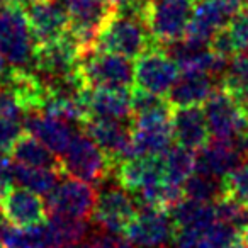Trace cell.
<instances>
[{"label":"cell","instance_id":"obj_4","mask_svg":"<svg viewBox=\"0 0 248 248\" xmlns=\"http://www.w3.org/2000/svg\"><path fill=\"white\" fill-rule=\"evenodd\" d=\"M78 75L87 89L93 87H124L131 89L135 65L131 60L112 53L92 49L80 56Z\"/></svg>","mask_w":248,"mask_h":248},{"label":"cell","instance_id":"obj_32","mask_svg":"<svg viewBox=\"0 0 248 248\" xmlns=\"http://www.w3.org/2000/svg\"><path fill=\"white\" fill-rule=\"evenodd\" d=\"M169 107L170 106L165 95H158V93L148 92V90L138 89V87H131V117L152 112V110L169 109Z\"/></svg>","mask_w":248,"mask_h":248},{"label":"cell","instance_id":"obj_7","mask_svg":"<svg viewBox=\"0 0 248 248\" xmlns=\"http://www.w3.org/2000/svg\"><path fill=\"white\" fill-rule=\"evenodd\" d=\"M196 0H152L145 24L155 45L165 46L180 39L192 17Z\"/></svg>","mask_w":248,"mask_h":248},{"label":"cell","instance_id":"obj_15","mask_svg":"<svg viewBox=\"0 0 248 248\" xmlns=\"http://www.w3.org/2000/svg\"><path fill=\"white\" fill-rule=\"evenodd\" d=\"M34 46L62 38L68 31V12L58 0H45L24 9Z\"/></svg>","mask_w":248,"mask_h":248},{"label":"cell","instance_id":"obj_38","mask_svg":"<svg viewBox=\"0 0 248 248\" xmlns=\"http://www.w3.org/2000/svg\"><path fill=\"white\" fill-rule=\"evenodd\" d=\"M107 2H109L110 5H112V7H116V9H119L121 5L124 4V2H126V0H107Z\"/></svg>","mask_w":248,"mask_h":248},{"label":"cell","instance_id":"obj_29","mask_svg":"<svg viewBox=\"0 0 248 248\" xmlns=\"http://www.w3.org/2000/svg\"><path fill=\"white\" fill-rule=\"evenodd\" d=\"M216 217L223 223L233 226L234 230L241 231L248 226V206L241 204L240 201L233 199L230 196H223L214 202Z\"/></svg>","mask_w":248,"mask_h":248},{"label":"cell","instance_id":"obj_26","mask_svg":"<svg viewBox=\"0 0 248 248\" xmlns=\"http://www.w3.org/2000/svg\"><path fill=\"white\" fill-rule=\"evenodd\" d=\"M170 211H172L170 219H172L173 226L201 228L217 219L214 202H199V201L187 199V197H184Z\"/></svg>","mask_w":248,"mask_h":248},{"label":"cell","instance_id":"obj_13","mask_svg":"<svg viewBox=\"0 0 248 248\" xmlns=\"http://www.w3.org/2000/svg\"><path fill=\"white\" fill-rule=\"evenodd\" d=\"M78 48L66 32L65 36L51 43L34 46L31 65L41 73L43 78H62L75 73L78 68Z\"/></svg>","mask_w":248,"mask_h":248},{"label":"cell","instance_id":"obj_10","mask_svg":"<svg viewBox=\"0 0 248 248\" xmlns=\"http://www.w3.org/2000/svg\"><path fill=\"white\" fill-rule=\"evenodd\" d=\"M136 214V201L128 190L117 186H109L100 189L95 197L92 219L106 233L121 234L133 216Z\"/></svg>","mask_w":248,"mask_h":248},{"label":"cell","instance_id":"obj_23","mask_svg":"<svg viewBox=\"0 0 248 248\" xmlns=\"http://www.w3.org/2000/svg\"><path fill=\"white\" fill-rule=\"evenodd\" d=\"M11 156L14 162L29 167H45V169L60 170V156H56L41 141L31 135H21V138L12 145Z\"/></svg>","mask_w":248,"mask_h":248},{"label":"cell","instance_id":"obj_8","mask_svg":"<svg viewBox=\"0 0 248 248\" xmlns=\"http://www.w3.org/2000/svg\"><path fill=\"white\" fill-rule=\"evenodd\" d=\"M97 190L93 186L68 177L58 182L46 196L45 206L48 216H66L75 219H89L95 206Z\"/></svg>","mask_w":248,"mask_h":248},{"label":"cell","instance_id":"obj_39","mask_svg":"<svg viewBox=\"0 0 248 248\" xmlns=\"http://www.w3.org/2000/svg\"><path fill=\"white\" fill-rule=\"evenodd\" d=\"M4 72H5V58H4V55H2V51H0V77H2Z\"/></svg>","mask_w":248,"mask_h":248},{"label":"cell","instance_id":"obj_21","mask_svg":"<svg viewBox=\"0 0 248 248\" xmlns=\"http://www.w3.org/2000/svg\"><path fill=\"white\" fill-rule=\"evenodd\" d=\"M0 209L16 226H32L46 219V206L41 196L26 187H11L0 202Z\"/></svg>","mask_w":248,"mask_h":248},{"label":"cell","instance_id":"obj_20","mask_svg":"<svg viewBox=\"0 0 248 248\" xmlns=\"http://www.w3.org/2000/svg\"><path fill=\"white\" fill-rule=\"evenodd\" d=\"M170 121H172V136L177 145L196 152L209 140L206 116L201 106L175 107L170 112Z\"/></svg>","mask_w":248,"mask_h":248},{"label":"cell","instance_id":"obj_11","mask_svg":"<svg viewBox=\"0 0 248 248\" xmlns=\"http://www.w3.org/2000/svg\"><path fill=\"white\" fill-rule=\"evenodd\" d=\"M179 77V66L162 46H152L136 58L133 87L167 95Z\"/></svg>","mask_w":248,"mask_h":248},{"label":"cell","instance_id":"obj_28","mask_svg":"<svg viewBox=\"0 0 248 248\" xmlns=\"http://www.w3.org/2000/svg\"><path fill=\"white\" fill-rule=\"evenodd\" d=\"M184 197L199 201V202H216L224 196L223 179L207 175V173L194 170L190 177L182 184Z\"/></svg>","mask_w":248,"mask_h":248},{"label":"cell","instance_id":"obj_30","mask_svg":"<svg viewBox=\"0 0 248 248\" xmlns=\"http://www.w3.org/2000/svg\"><path fill=\"white\" fill-rule=\"evenodd\" d=\"M221 87L226 92L248 89V51L238 53L228 62L226 72L221 77Z\"/></svg>","mask_w":248,"mask_h":248},{"label":"cell","instance_id":"obj_17","mask_svg":"<svg viewBox=\"0 0 248 248\" xmlns=\"http://www.w3.org/2000/svg\"><path fill=\"white\" fill-rule=\"evenodd\" d=\"M245 160L247 158L236 148L233 138L207 140L206 145L196 150V170L217 179H224Z\"/></svg>","mask_w":248,"mask_h":248},{"label":"cell","instance_id":"obj_14","mask_svg":"<svg viewBox=\"0 0 248 248\" xmlns=\"http://www.w3.org/2000/svg\"><path fill=\"white\" fill-rule=\"evenodd\" d=\"M82 126L85 135L109 158L112 169L123 160L131 158V131L123 121L89 117Z\"/></svg>","mask_w":248,"mask_h":248},{"label":"cell","instance_id":"obj_22","mask_svg":"<svg viewBox=\"0 0 248 248\" xmlns=\"http://www.w3.org/2000/svg\"><path fill=\"white\" fill-rule=\"evenodd\" d=\"M214 89L216 83L213 77L204 73H182V77H177L173 85L170 87L165 99L172 109L202 106Z\"/></svg>","mask_w":248,"mask_h":248},{"label":"cell","instance_id":"obj_34","mask_svg":"<svg viewBox=\"0 0 248 248\" xmlns=\"http://www.w3.org/2000/svg\"><path fill=\"white\" fill-rule=\"evenodd\" d=\"M85 248H136L126 236L112 233L93 234L87 240Z\"/></svg>","mask_w":248,"mask_h":248},{"label":"cell","instance_id":"obj_25","mask_svg":"<svg viewBox=\"0 0 248 248\" xmlns=\"http://www.w3.org/2000/svg\"><path fill=\"white\" fill-rule=\"evenodd\" d=\"M49 248H63L78 245L89 234L87 219H75L66 216H49L46 219Z\"/></svg>","mask_w":248,"mask_h":248},{"label":"cell","instance_id":"obj_33","mask_svg":"<svg viewBox=\"0 0 248 248\" xmlns=\"http://www.w3.org/2000/svg\"><path fill=\"white\" fill-rule=\"evenodd\" d=\"M24 124L21 117L0 116V150L11 152L12 145L21 138Z\"/></svg>","mask_w":248,"mask_h":248},{"label":"cell","instance_id":"obj_18","mask_svg":"<svg viewBox=\"0 0 248 248\" xmlns=\"http://www.w3.org/2000/svg\"><path fill=\"white\" fill-rule=\"evenodd\" d=\"M83 100H85L89 117L116 121L131 117V89L93 87L85 90Z\"/></svg>","mask_w":248,"mask_h":248},{"label":"cell","instance_id":"obj_42","mask_svg":"<svg viewBox=\"0 0 248 248\" xmlns=\"http://www.w3.org/2000/svg\"><path fill=\"white\" fill-rule=\"evenodd\" d=\"M243 12H245V14H247V16H248V7H247V9H245V11H243Z\"/></svg>","mask_w":248,"mask_h":248},{"label":"cell","instance_id":"obj_27","mask_svg":"<svg viewBox=\"0 0 248 248\" xmlns=\"http://www.w3.org/2000/svg\"><path fill=\"white\" fill-rule=\"evenodd\" d=\"M163 167H165V180L173 186H180L196 170V152L186 146H170L163 153Z\"/></svg>","mask_w":248,"mask_h":248},{"label":"cell","instance_id":"obj_41","mask_svg":"<svg viewBox=\"0 0 248 248\" xmlns=\"http://www.w3.org/2000/svg\"><path fill=\"white\" fill-rule=\"evenodd\" d=\"M63 248H85V247H78V245H70V247H63Z\"/></svg>","mask_w":248,"mask_h":248},{"label":"cell","instance_id":"obj_19","mask_svg":"<svg viewBox=\"0 0 248 248\" xmlns=\"http://www.w3.org/2000/svg\"><path fill=\"white\" fill-rule=\"evenodd\" d=\"M22 124L28 135L41 141L55 155H62L75 136V129L70 123L43 112L24 114Z\"/></svg>","mask_w":248,"mask_h":248},{"label":"cell","instance_id":"obj_9","mask_svg":"<svg viewBox=\"0 0 248 248\" xmlns=\"http://www.w3.org/2000/svg\"><path fill=\"white\" fill-rule=\"evenodd\" d=\"M202 106L209 136L213 138L231 140L248 129L247 114L223 87H216Z\"/></svg>","mask_w":248,"mask_h":248},{"label":"cell","instance_id":"obj_36","mask_svg":"<svg viewBox=\"0 0 248 248\" xmlns=\"http://www.w3.org/2000/svg\"><path fill=\"white\" fill-rule=\"evenodd\" d=\"M224 248H248V247L243 243V241L240 240V236H238L236 240L231 241V243H230V245H226V247H224Z\"/></svg>","mask_w":248,"mask_h":248},{"label":"cell","instance_id":"obj_12","mask_svg":"<svg viewBox=\"0 0 248 248\" xmlns=\"http://www.w3.org/2000/svg\"><path fill=\"white\" fill-rule=\"evenodd\" d=\"M173 223L167 209L150 206H138V211L124 230L136 248H162L172 238Z\"/></svg>","mask_w":248,"mask_h":248},{"label":"cell","instance_id":"obj_44","mask_svg":"<svg viewBox=\"0 0 248 248\" xmlns=\"http://www.w3.org/2000/svg\"><path fill=\"white\" fill-rule=\"evenodd\" d=\"M247 119H248V114H247Z\"/></svg>","mask_w":248,"mask_h":248},{"label":"cell","instance_id":"obj_5","mask_svg":"<svg viewBox=\"0 0 248 248\" xmlns=\"http://www.w3.org/2000/svg\"><path fill=\"white\" fill-rule=\"evenodd\" d=\"M0 51L11 66L29 68L34 55V39L24 9L17 5L0 7Z\"/></svg>","mask_w":248,"mask_h":248},{"label":"cell","instance_id":"obj_1","mask_svg":"<svg viewBox=\"0 0 248 248\" xmlns=\"http://www.w3.org/2000/svg\"><path fill=\"white\" fill-rule=\"evenodd\" d=\"M156 46L146 24L140 17L117 9L99 32L95 48L100 51L136 60L146 49Z\"/></svg>","mask_w":248,"mask_h":248},{"label":"cell","instance_id":"obj_3","mask_svg":"<svg viewBox=\"0 0 248 248\" xmlns=\"http://www.w3.org/2000/svg\"><path fill=\"white\" fill-rule=\"evenodd\" d=\"M68 12V36L75 41L80 56L95 49L99 32L117 11L107 0H63Z\"/></svg>","mask_w":248,"mask_h":248},{"label":"cell","instance_id":"obj_6","mask_svg":"<svg viewBox=\"0 0 248 248\" xmlns=\"http://www.w3.org/2000/svg\"><path fill=\"white\" fill-rule=\"evenodd\" d=\"M172 109H160L131 117V158L163 155L172 146Z\"/></svg>","mask_w":248,"mask_h":248},{"label":"cell","instance_id":"obj_43","mask_svg":"<svg viewBox=\"0 0 248 248\" xmlns=\"http://www.w3.org/2000/svg\"><path fill=\"white\" fill-rule=\"evenodd\" d=\"M0 248H4V247H2V243H0Z\"/></svg>","mask_w":248,"mask_h":248},{"label":"cell","instance_id":"obj_37","mask_svg":"<svg viewBox=\"0 0 248 248\" xmlns=\"http://www.w3.org/2000/svg\"><path fill=\"white\" fill-rule=\"evenodd\" d=\"M240 240L248 247V226H245L243 230L240 231Z\"/></svg>","mask_w":248,"mask_h":248},{"label":"cell","instance_id":"obj_16","mask_svg":"<svg viewBox=\"0 0 248 248\" xmlns=\"http://www.w3.org/2000/svg\"><path fill=\"white\" fill-rule=\"evenodd\" d=\"M231 14L223 4L216 0H196L192 17L182 38L201 46H209V41L221 28L230 22Z\"/></svg>","mask_w":248,"mask_h":248},{"label":"cell","instance_id":"obj_35","mask_svg":"<svg viewBox=\"0 0 248 248\" xmlns=\"http://www.w3.org/2000/svg\"><path fill=\"white\" fill-rule=\"evenodd\" d=\"M38 2H45V0H12V5H17V7H21V9H26L31 4H38Z\"/></svg>","mask_w":248,"mask_h":248},{"label":"cell","instance_id":"obj_24","mask_svg":"<svg viewBox=\"0 0 248 248\" xmlns=\"http://www.w3.org/2000/svg\"><path fill=\"white\" fill-rule=\"evenodd\" d=\"M12 180L21 187L32 190L39 196H48L55 186L60 182L62 172L56 169H45V167H29L12 160L11 167Z\"/></svg>","mask_w":248,"mask_h":248},{"label":"cell","instance_id":"obj_40","mask_svg":"<svg viewBox=\"0 0 248 248\" xmlns=\"http://www.w3.org/2000/svg\"><path fill=\"white\" fill-rule=\"evenodd\" d=\"M5 5H12V0H0V7H5Z\"/></svg>","mask_w":248,"mask_h":248},{"label":"cell","instance_id":"obj_31","mask_svg":"<svg viewBox=\"0 0 248 248\" xmlns=\"http://www.w3.org/2000/svg\"><path fill=\"white\" fill-rule=\"evenodd\" d=\"M223 186L224 196H230L248 206V160H245L240 167L224 177Z\"/></svg>","mask_w":248,"mask_h":248},{"label":"cell","instance_id":"obj_2","mask_svg":"<svg viewBox=\"0 0 248 248\" xmlns=\"http://www.w3.org/2000/svg\"><path fill=\"white\" fill-rule=\"evenodd\" d=\"M60 172L90 186H100L112 177V165L85 133H78L60 156Z\"/></svg>","mask_w":248,"mask_h":248}]
</instances>
